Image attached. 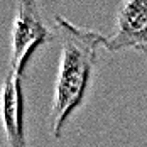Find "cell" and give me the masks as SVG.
I'll return each mask as SVG.
<instances>
[{
    "instance_id": "3957f363",
    "label": "cell",
    "mask_w": 147,
    "mask_h": 147,
    "mask_svg": "<svg viewBox=\"0 0 147 147\" xmlns=\"http://www.w3.org/2000/svg\"><path fill=\"white\" fill-rule=\"evenodd\" d=\"M115 32L103 37V47L110 53L139 51L147 54V0H127L118 3Z\"/></svg>"
},
{
    "instance_id": "277c9868",
    "label": "cell",
    "mask_w": 147,
    "mask_h": 147,
    "mask_svg": "<svg viewBox=\"0 0 147 147\" xmlns=\"http://www.w3.org/2000/svg\"><path fill=\"white\" fill-rule=\"evenodd\" d=\"M2 112L3 130L9 147H29L27 122H26V98L22 88V78L7 73L2 88Z\"/></svg>"
},
{
    "instance_id": "7a4b0ae2",
    "label": "cell",
    "mask_w": 147,
    "mask_h": 147,
    "mask_svg": "<svg viewBox=\"0 0 147 147\" xmlns=\"http://www.w3.org/2000/svg\"><path fill=\"white\" fill-rule=\"evenodd\" d=\"M47 39L49 30L39 12V5L34 0L17 2L10 32L9 73L22 78L36 53L47 44Z\"/></svg>"
},
{
    "instance_id": "6da1fadb",
    "label": "cell",
    "mask_w": 147,
    "mask_h": 147,
    "mask_svg": "<svg viewBox=\"0 0 147 147\" xmlns=\"http://www.w3.org/2000/svg\"><path fill=\"white\" fill-rule=\"evenodd\" d=\"M56 32L61 41V54L47 122L51 135L61 139L71 117L85 105L105 36L78 27L61 15L56 17Z\"/></svg>"
}]
</instances>
